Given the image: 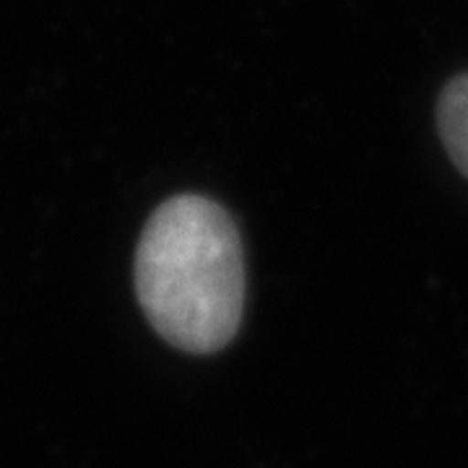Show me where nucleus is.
Listing matches in <instances>:
<instances>
[{
	"label": "nucleus",
	"instance_id": "1",
	"mask_svg": "<svg viewBox=\"0 0 468 468\" xmlns=\"http://www.w3.org/2000/svg\"><path fill=\"white\" fill-rule=\"evenodd\" d=\"M135 292L175 349L217 354L245 315V250L232 217L203 196H175L151 214L135 250Z\"/></svg>",
	"mask_w": 468,
	"mask_h": 468
},
{
	"label": "nucleus",
	"instance_id": "2",
	"mask_svg": "<svg viewBox=\"0 0 468 468\" xmlns=\"http://www.w3.org/2000/svg\"><path fill=\"white\" fill-rule=\"evenodd\" d=\"M437 125L452 165L468 177V73L445 86L437 104Z\"/></svg>",
	"mask_w": 468,
	"mask_h": 468
}]
</instances>
